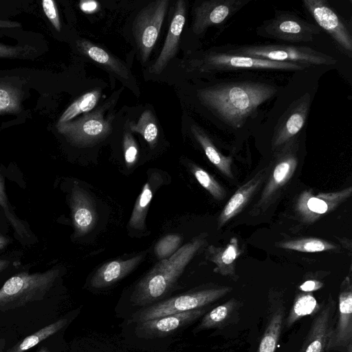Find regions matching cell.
Masks as SVG:
<instances>
[{
  "mask_svg": "<svg viewBox=\"0 0 352 352\" xmlns=\"http://www.w3.org/2000/svg\"><path fill=\"white\" fill-rule=\"evenodd\" d=\"M276 92V88L269 84L242 81L217 84L199 89L197 97L226 124L239 129L258 107Z\"/></svg>",
  "mask_w": 352,
  "mask_h": 352,
  "instance_id": "obj_1",
  "label": "cell"
},
{
  "mask_svg": "<svg viewBox=\"0 0 352 352\" xmlns=\"http://www.w3.org/2000/svg\"><path fill=\"white\" fill-rule=\"evenodd\" d=\"M206 242V235L200 234L181 246L169 258L157 263L136 284L131 296V303L148 306L166 296Z\"/></svg>",
  "mask_w": 352,
  "mask_h": 352,
  "instance_id": "obj_2",
  "label": "cell"
},
{
  "mask_svg": "<svg viewBox=\"0 0 352 352\" xmlns=\"http://www.w3.org/2000/svg\"><path fill=\"white\" fill-rule=\"evenodd\" d=\"M60 270L45 272H21L7 280L0 288V311L17 309L44 298L58 277Z\"/></svg>",
  "mask_w": 352,
  "mask_h": 352,
  "instance_id": "obj_3",
  "label": "cell"
},
{
  "mask_svg": "<svg viewBox=\"0 0 352 352\" xmlns=\"http://www.w3.org/2000/svg\"><path fill=\"white\" fill-rule=\"evenodd\" d=\"M298 148L299 140L296 135L275 150L274 159L269 166L267 182L258 201L250 211L252 215L264 212L280 195L281 190L296 170Z\"/></svg>",
  "mask_w": 352,
  "mask_h": 352,
  "instance_id": "obj_4",
  "label": "cell"
},
{
  "mask_svg": "<svg viewBox=\"0 0 352 352\" xmlns=\"http://www.w3.org/2000/svg\"><path fill=\"white\" fill-rule=\"evenodd\" d=\"M229 286L212 285L188 292L146 306L135 313L132 320L141 322L165 316L209 306L231 292Z\"/></svg>",
  "mask_w": 352,
  "mask_h": 352,
  "instance_id": "obj_5",
  "label": "cell"
},
{
  "mask_svg": "<svg viewBox=\"0 0 352 352\" xmlns=\"http://www.w3.org/2000/svg\"><path fill=\"white\" fill-rule=\"evenodd\" d=\"M226 52L256 58L298 63L307 67L331 65L336 63L332 56L305 46L275 44L244 45L232 47Z\"/></svg>",
  "mask_w": 352,
  "mask_h": 352,
  "instance_id": "obj_6",
  "label": "cell"
},
{
  "mask_svg": "<svg viewBox=\"0 0 352 352\" xmlns=\"http://www.w3.org/2000/svg\"><path fill=\"white\" fill-rule=\"evenodd\" d=\"M192 66L201 72L244 69L302 71L307 68L298 63L273 61L220 51L205 53L201 58L193 61Z\"/></svg>",
  "mask_w": 352,
  "mask_h": 352,
  "instance_id": "obj_7",
  "label": "cell"
},
{
  "mask_svg": "<svg viewBox=\"0 0 352 352\" xmlns=\"http://www.w3.org/2000/svg\"><path fill=\"white\" fill-rule=\"evenodd\" d=\"M58 132L71 144L79 147L93 146L105 139L111 132V121L99 109L82 117L56 125Z\"/></svg>",
  "mask_w": 352,
  "mask_h": 352,
  "instance_id": "obj_8",
  "label": "cell"
},
{
  "mask_svg": "<svg viewBox=\"0 0 352 352\" xmlns=\"http://www.w3.org/2000/svg\"><path fill=\"white\" fill-rule=\"evenodd\" d=\"M168 5V0L151 2L140 10L133 21L132 32L143 63L147 61L153 51Z\"/></svg>",
  "mask_w": 352,
  "mask_h": 352,
  "instance_id": "obj_9",
  "label": "cell"
},
{
  "mask_svg": "<svg viewBox=\"0 0 352 352\" xmlns=\"http://www.w3.org/2000/svg\"><path fill=\"white\" fill-rule=\"evenodd\" d=\"M320 32L319 27L287 12L277 14L257 29L260 36L290 43L312 41Z\"/></svg>",
  "mask_w": 352,
  "mask_h": 352,
  "instance_id": "obj_10",
  "label": "cell"
},
{
  "mask_svg": "<svg viewBox=\"0 0 352 352\" xmlns=\"http://www.w3.org/2000/svg\"><path fill=\"white\" fill-rule=\"evenodd\" d=\"M351 186L336 192L318 194L306 190L298 196L294 210L302 222L314 223L334 210L351 195Z\"/></svg>",
  "mask_w": 352,
  "mask_h": 352,
  "instance_id": "obj_11",
  "label": "cell"
},
{
  "mask_svg": "<svg viewBox=\"0 0 352 352\" xmlns=\"http://www.w3.org/2000/svg\"><path fill=\"white\" fill-rule=\"evenodd\" d=\"M304 7L318 26L324 30L349 57L352 54V36L344 23L324 0H303Z\"/></svg>",
  "mask_w": 352,
  "mask_h": 352,
  "instance_id": "obj_12",
  "label": "cell"
},
{
  "mask_svg": "<svg viewBox=\"0 0 352 352\" xmlns=\"http://www.w3.org/2000/svg\"><path fill=\"white\" fill-rule=\"evenodd\" d=\"M337 314L327 352L345 351L352 344V283L350 276L342 280L339 294Z\"/></svg>",
  "mask_w": 352,
  "mask_h": 352,
  "instance_id": "obj_13",
  "label": "cell"
},
{
  "mask_svg": "<svg viewBox=\"0 0 352 352\" xmlns=\"http://www.w3.org/2000/svg\"><path fill=\"white\" fill-rule=\"evenodd\" d=\"M336 304L331 294L313 316L309 332L298 352H327L336 320Z\"/></svg>",
  "mask_w": 352,
  "mask_h": 352,
  "instance_id": "obj_14",
  "label": "cell"
},
{
  "mask_svg": "<svg viewBox=\"0 0 352 352\" xmlns=\"http://www.w3.org/2000/svg\"><path fill=\"white\" fill-rule=\"evenodd\" d=\"M209 308L208 306L138 322L136 334L144 338L166 337L197 320Z\"/></svg>",
  "mask_w": 352,
  "mask_h": 352,
  "instance_id": "obj_15",
  "label": "cell"
},
{
  "mask_svg": "<svg viewBox=\"0 0 352 352\" xmlns=\"http://www.w3.org/2000/svg\"><path fill=\"white\" fill-rule=\"evenodd\" d=\"M311 96L305 93L294 101L278 122L272 139V149L276 150L296 136L307 118Z\"/></svg>",
  "mask_w": 352,
  "mask_h": 352,
  "instance_id": "obj_16",
  "label": "cell"
},
{
  "mask_svg": "<svg viewBox=\"0 0 352 352\" xmlns=\"http://www.w3.org/2000/svg\"><path fill=\"white\" fill-rule=\"evenodd\" d=\"M248 2V0H210L201 2L194 8L192 32L199 35L210 26L224 22Z\"/></svg>",
  "mask_w": 352,
  "mask_h": 352,
  "instance_id": "obj_17",
  "label": "cell"
},
{
  "mask_svg": "<svg viewBox=\"0 0 352 352\" xmlns=\"http://www.w3.org/2000/svg\"><path fill=\"white\" fill-rule=\"evenodd\" d=\"M186 2L183 0L177 1L175 3L174 14L164 45L158 57L150 67V73L161 74L175 56L179 49L181 34L186 22Z\"/></svg>",
  "mask_w": 352,
  "mask_h": 352,
  "instance_id": "obj_18",
  "label": "cell"
},
{
  "mask_svg": "<svg viewBox=\"0 0 352 352\" xmlns=\"http://www.w3.org/2000/svg\"><path fill=\"white\" fill-rule=\"evenodd\" d=\"M70 206L76 235L82 236L89 233L98 219L90 195L83 188L74 185L71 192Z\"/></svg>",
  "mask_w": 352,
  "mask_h": 352,
  "instance_id": "obj_19",
  "label": "cell"
},
{
  "mask_svg": "<svg viewBox=\"0 0 352 352\" xmlns=\"http://www.w3.org/2000/svg\"><path fill=\"white\" fill-rule=\"evenodd\" d=\"M269 169L270 166L261 169L236 190L219 214L218 228L241 212L266 180Z\"/></svg>",
  "mask_w": 352,
  "mask_h": 352,
  "instance_id": "obj_20",
  "label": "cell"
},
{
  "mask_svg": "<svg viewBox=\"0 0 352 352\" xmlns=\"http://www.w3.org/2000/svg\"><path fill=\"white\" fill-rule=\"evenodd\" d=\"M265 329L256 352H275L285 318V306L280 298L268 302Z\"/></svg>",
  "mask_w": 352,
  "mask_h": 352,
  "instance_id": "obj_21",
  "label": "cell"
},
{
  "mask_svg": "<svg viewBox=\"0 0 352 352\" xmlns=\"http://www.w3.org/2000/svg\"><path fill=\"white\" fill-rule=\"evenodd\" d=\"M138 254L126 260H116L104 263L93 275L90 285L101 289L109 287L131 273L144 259Z\"/></svg>",
  "mask_w": 352,
  "mask_h": 352,
  "instance_id": "obj_22",
  "label": "cell"
},
{
  "mask_svg": "<svg viewBox=\"0 0 352 352\" xmlns=\"http://www.w3.org/2000/svg\"><path fill=\"white\" fill-rule=\"evenodd\" d=\"M163 177L159 172H152L148 175L132 210L128 226L130 228L142 230L145 229V221L148 210L155 192L163 183Z\"/></svg>",
  "mask_w": 352,
  "mask_h": 352,
  "instance_id": "obj_23",
  "label": "cell"
},
{
  "mask_svg": "<svg viewBox=\"0 0 352 352\" xmlns=\"http://www.w3.org/2000/svg\"><path fill=\"white\" fill-rule=\"evenodd\" d=\"M241 254L238 239L232 237L224 247L208 246L206 256L208 260L216 265L214 272L222 276L235 278L236 280V261Z\"/></svg>",
  "mask_w": 352,
  "mask_h": 352,
  "instance_id": "obj_24",
  "label": "cell"
},
{
  "mask_svg": "<svg viewBox=\"0 0 352 352\" xmlns=\"http://www.w3.org/2000/svg\"><path fill=\"white\" fill-rule=\"evenodd\" d=\"M243 302L234 298L206 312L194 329V333L210 329H221L238 319Z\"/></svg>",
  "mask_w": 352,
  "mask_h": 352,
  "instance_id": "obj_25",
  "label": "cell"
},
{
  "mask_svg": "<svg viewBox=\"0 0 352 352\" xmlns=\"http://www.w3.org/2000/svg\"><path fill=\"white\" fill-rule=\"evenodd\" d=\"M76 46L82 54L120 77L124 79L130 78L131 73L126 66L102 47L85 39L78 40Z\"/></svg>",
  "mask_w": 352,
  "mask_h": 352,
  "instance_id": "obj_26",
  "label": "cell"
},
{
  "mask_svg": "<svg viewBox=\"0 0 352 352\" xmlns=\"http://www.w3.org/2000/svg\"><path fill=\"white\" fill-rule=\"evenodd\" d=\"M191 133L203 148L209 161L225 176L233 178L232 172V159L223 155L214 146L206 132L196 124L190 126Z\"/></svg>",
  "mask_w": 352,
  "mask_h": 352,
  "instance_id": "obj_27",
  "label": "cell"
},
{
  "mask_svg": "<svg viewBox=\"0 0 352 352\" xmlns=\"http://www.w3.org/2000/svg\"><path fill=\"white\" fill-rule=\"evenodd\" d=\"M312 292H298L294 299L291 308L285 316L284 325L290 328L295 322L305 316H314L321 308Z\"/></svg>",
  "mask_w": 352,
  "mask_h": 352,
  "instance_id": "obj_28",
  "label": "cell"
},
{
  "mask_svg": "<svg viewBox=\"0 0 352 352\" xmlns=\"http://www.w3.org/2000/svg\"><path fill=\"white\" fill-rule=\"evenodd\" d=\"M67 322L66 318L59 319L25 337L6 352H25L60 331Z\"/></svg>",
  "mask_w": 352,
  "mask_h": 352,
  "instance_id": "obj_29",
  "label": "cell"
},
{
  "mask_svg": "<svg viewBox=\"0 0 352 352\" xmlns=\"http://www.w3.org/2000/svg\"><path fill=\"white\" fill-rule=\"evenodd\" d=\"M100 95L99 89H94L83 94L66 109L57 124L69 122L79 114L92 110L96 106Z\"/></svg>",
  "mask_w": 352,
  "mask_h": 352,
  "instance_id": "obj_30",
  "label": "cell"
},
{
  "mask_svg": "<svg viewBox=\"0 0 352 352\" xmlns=\"http://www.w3.org/2000/svg\"><path fill=\"white\" fill-rule=\"evenodd\" d=\"M278 247L301 252H320L335 250L336 246L322 239L307 237L280 242Z\"/></svg>",
  "mask_w": 352,
  "mask_h": 352,
  "instance_id": "obj_31",
  "label": "cell"
},
{
  "mask_svg": "<svg viewBox=\"0 0 352 352\" xmlns=\"http://www.w3.org/2000/svg\"><path fill=\"white\" fill-rule=\"evenodd\" d=\"M132 132L138 133L144 138L151 148H153L158 138V128L152 111L146 109L140 115L136 123L129 125Z\"/></svg>",
  "mask_w": 352,
  "mask_h": 352,
  "instance_id": "obj_32",
  "label": "cell"
},
{
  "mask_svg": "<svg viewBox=\"0 0 352 352\" xmlns=\"http://www.w3.org/2000/svg\"><path fill=\"white\" fill-rule=\"evenodd\" d=\"M22 92L17 87L0 83V113H16L21 111Z\"/></svg>",
  "mask_w": 352,
  "mask_h": 352,
  "instance_id": "obj_33",
  "label": "cell"
},
{
  "mask_svg": "<svg viewBox=\"0 0 352 352\" xmlns=\"http://www.w3.org/2000/svg\"><path fill=\"white\" fill-rule=\"evenodd\" d=\"M190 169L199 184L206 190L214 199L223 200L226 196L225 189L207 171L201 167L190 164Z\"/></svg>",
  "mask_w": 352,
  "mask_h": 352,
  "instance_id": "obj_34",
  "label": "cell"
},
{
  "mask_svg": "<svg viewBox=\"0 0 352 352\" xmlns=\"http://www.w3.org/2000/svg\"><path fill=\"white\" fill-rule=\"evenodd\" d=\"M182 238L177 234H169L160 239L154 247L155 256L160 261L171 256L180 248Z\"/></svg>",
  "mask_w": 352,
  "mask_h": 352,
  "instance_id": "obj_35",
  "label": "cell"
},
{
  "mask_svg": "<svg viewBox=\"0 0 352 352\" xmlns=\"http://www.w3.org/2000/svg\"><path fill=\"white\" fill-rule=\"evenodd\" d=\"M0 206L4 211V213L15 230L16 232L21 236L23 237L25 235H27V231L24 225L21 223V221L15 216V214L12 212V210L10 208V205L8 202V199L5 192L4 188V182L3 179L0 174Z\"/></svg>",
  "mask_w": 352,
  "mask_h": 352,
  "instance_id": "obj_36",
  "label": "cell"
},
{
  "mask_svg": "<svg viewBox=\"0 0 352 352\" xmlns=\"http://www.w3.org/2000/svg\"><path fill=\"white\" fill-rule=\"evenodd\" d=\"M124 157L126 166H133L138 157V148L135 139L130 133H125L123 138Z\"/></svg>",
  "mask_w": 352,
  "mask_h": 352,
  "instance_id": "obj_37",
  "label": "cell"
},
{
  "mask_svg": "<svg viewBox=\"0 0 352 352\" xmlns=\"http://www.w3.org/2000/svg\"><path fill=\"white\" fill-rule=\"evenodd\" d=\"M42 8L47 19L50 21L55 29L60 32L61 29L59 14L55 1L52 0H43Z\"/></svg>",
  "mask_w": 352,
  "mask_h": 352,
  "instance_id": "obj_38",
  "label": "cell"
},
{
  "mask_svg": "<svg viewBox=\"0 0 352 352\" xmlns=\"http://www.w3.org/2000/svg\"><path fill=\"white\" fill-rule=\"evenodd\" d=\"M324 284L316 279H310L304 281L298 285V289L304 292H312L321 289Z\"/></svg>",
  "mask_w": 352,
  "mask_h": 352,
  "instance_id": "obj_39",
  "label": "cell"
},
{
  "mask_svg": "<svg viewBox=\"0 0 352 352\" xmlns=\"http://www.w3.org/2000/svg\"><path fill=\"white\" fill-rule=\"evenodd\" d=\"M23 52L21 47L0 45V57H17L21 56Z\"/></svg>",
  "mask_w": 352,
  "mask_h": 352,
  "instance_id": "obj_40",
  "label": "cell"
},
{
  "mask_svg": "<svg viewBox=\"0 0 352 352\" xmlns=\"http://www.w3.org/2000/svg\"><path fill=\"white\" fill-rule=\"evenodd\" d=\"M98 3L94 1H84L80 2V8L85 12H93L97 10Z\"/></svg>",
  "mask_w": 352,
  "mask_h": 352,
  "instance_id": "obj_41",
  "label": "cell"
},
{
  "mask_svg": "<svg viewBox=\"0 0 352 352\" xmlns=\"http://www.w3.org/2000/svg\"><path fill=\"white\" fill-rule=\"evenodd\" d=\"M8 243V239L0 235V250L3 249Z\"/></svg>",
  "mask_w": 352,
  "mask_h": 352,
  "instance_id": "obj_42",
  "label": "cell"
},
{
  "mask_svg": "<svg viewBox=\"0 0 352 352\" xmlns=\"http://www.w3.org/2000/svg\"><path fill=\"white\" fill-rule=\"evenodd\" d=\"M8 265V262L7 261L0 259V272L7 267Z\"/></svg>",
  "mask_w": 352,
  "mask_h": 352,
  "instance_id": "obj_43",
  "label": "cell"
},
{
  "mask_svg": "<svg viewBox=\"0 0 352 352\" xmlns=\"http://www.w3.org/2000/svg\"><path fill=\"white\" fill-rule=\"evenodd\" d=\"M6 344V341L4 339H0V352H1Z\"/></svg>",
  "mask_w": 352,
  "mask_h": 352,
  "instance_id": "obj_44",
  "label": "cell"
},
{
  "mask_svg": "<svg viewBox=\"0 0 352 352\" xmlns=\"http://www.w3.org/2000/svg\"><path fill=\"white\" fill-rule=\"evenodd\" d=\"M38 352H50L47 348H42Z\"/></svg>",
  "mask_w": 352,
  "mask_h": 352,
  "instance_id": "obj_45",
  "label": "cell"
}]
</instances>
